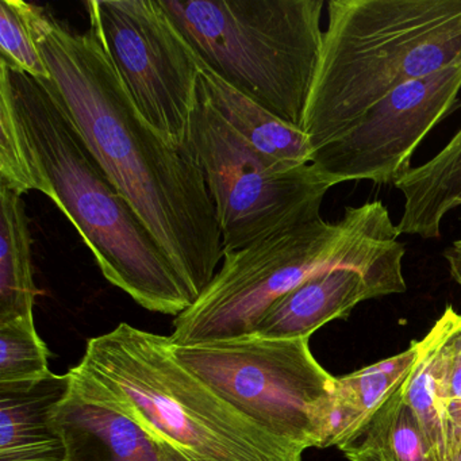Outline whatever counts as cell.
Instances as JSON below:
<instances>
[{"mask_svg":"<svg viewBox=\"0 0 461 461\" xmlns=\"http://www.w3.org/2000/svg\"><path fill=\"white\" fill-rule=\"evenodd\" d=\"M53 96L102 171L166 253L194 302L223 258L214 204L201 169L139 112L93 32L20 0Z\"/></svg>","mask_w":461,"mask_h":461,"instance_id":"6da1fadb","label":"cell"},{"mask_svg":"<svg viewBox=\"0 0 461 461\" xmlns=\"http://www.w3.org/2000/svg\"><path fill=\"white\" fill-rule=\"evenodd\" d=\"M0 94L14 110L23 176L71 221L104 279L149 312L179 315L194 303L166 253L118 193L50 91L0 60Z\"/></svg>","mask_w":461,"mask_h":461,"instance_id":"7a4b0ae2","label":"cell"},{"mask_svg":"<svg viewBox=\"0 0 461 461\" xmlns=\"http://www.w3.org/2000/svg\"><path fill=\"white\" fill-rule=\"evenodd\" d=\"M75 369L149 434L164 461H302V447L261 428L185 368L171 337L120 323L88 341Z\"/></svg>","mask_w":461,"mask_h":461,"instance_id":"3957f363","label":"cell"},{"mask_svg":"<svg viewBox=\"0 0 461 461\" xmlns=\"http://www.w3.org/2000/svg\"><path fill=\"white\" fill-rule=\"evenodd\" d=\"M461 64V0H330L302 131L322 147L391 91Z\"/></svg>","mask_w":461,"mask_h":461,"instance_id":"277c9868","label":"cell"},{"mask_svg":"<svg viewBox=\"0 0 461 461\" xmlns=\"http://www.w3.org/2000/svg\"><path fill=\"white\" fill-rule=\"evenodd\" d=\"M380 201L348 206L341 220L312 221L234 252L187 310L177 315V347L255 334L269 307L309 277L350 267L366 274L403 275L406 249Z\"/></svg>","mask_w":461,"mask_h":461,"instance_id":"5b68a950","label":"cell"},{"mask_svg":"<svg viewBox=\"0 0 461 461\" xmlns=\"http://www.w3.org/2000/svg\"><path fill=\"white\" fill-rule=\"evenodd\" d=\"M218 77L295 128L322 47L325 0H160Z\"/></svg>","mask_w":461,"mask_h":461,"instance_id":"8992f818","label":"cell"},{"mask_svg":"<svg viewBox=\"0 0 461 461\" xmlns=\"http://www.w3.org/2000/svg\"><path fill=\"white\" fill-rule=\"evenodd\" d=\"M183 148L206 183L223 253L320 220L323 198L337 185L315 164L293 168L256 152L218 114L202 86Z\"/></svg>","mask_w":461,"mask_h":461,"instance_id":"52a82bcc","label":"cell"},{"mask_svg":"<svg viewBox=\"0 0 461 461\" xmlns=\"http://www.w3.org/2000/svg\"><path fill=\"white\" fill-rule=\"evenodd\" d=\"M177 360L242 414L285 441L320 447L336 376L312 355L310 339H240L177 347Z\"/></svg>","mask_w":461,"mask_h":461,"instance_id":"ba28073f","label":"cell"},{"mask_svg":"<svg viewBox=\"0 0 461 461\" xmlns=\"http://www.w3.org/2000/svg\"><path fill=\"white\" fill-rule=\"evenodd\" d=\"M90 31L145 120L183 148L201 88V58L160 0L87 2Z\"/></svg>","mask_w":461,"mask_h":461,"instance_id":"9c48e42d","label":"cell"},{"mask_svg":"<svg viewBox=\"0 0 461 461\" xmlns=\"http://www.w3.org/2000/svg\"><path fill=\"white\" fill-rule=\"evenodd\" d=\"M460 91L461 64L406 83L317 148L312 163L336 185H395L412 168L420 142L458 106Z\"/></svg>","mask_w":461,"mask_h":461,"instance_id":"30bf717a","label":"cell"},{"mask_svg":"<svg viewBox=\"0 0 461 461\" xmlns=\"http://www.w3.org/2000/svg\"><path fill=\"white\" fill-rule=\"evenodd\" d=\"M403 275L366 274L350 267L326 269L275 302L255 334L263 339H310L334 320L349 317L369 299L406 293Z\"/></svg>","mask_w":461,"mask_h":461,"instance_id":"8fae6325","label":"cell"},{"mask_svg":"<svg viewBox=\"0 0 461 461\" xmlns=\"http://www.w3.org/2000/svg\"><path fill=\"white\" fill-rule=\"evenodd\" d=\"M69 388L52 411L66 461H164L149 434L104 401L71 368Z\"/></svg>","mask_w":461,"mask_h":461,"instance_id":"7c38bea8","label":"cell"},{"mask_svg":"<svg viewBox=\"0 0 461 461\" xmlns=\"http://www.w3.org/2000/svg\"><path fill=\"white\" fill-rule=\"evenodd\" d=\"M68 388V372L28 384L0 385V461H66L52 411Z\"/></svg>","mask_w":461,"mask_h":461,"instance_id":"4fadbf2b","label":"cell"},{"mask_svg":"<svg viewBox=\"0 0 461 461\" xmlns=\"http://www.w3.org/2000/svg\"><path fill=\"white\" fill-rule=\"evenodd\" d=\"M201 86L218 114L256 152L293 168L312 163L314 149L302 129L285 122L240 93L210 69L202 59Z\"/></svg>","mask_w":461,"mask_h":461,"instance_id":"5bb4252c","label":"cell"},{"mask_svg":"<svg viewBox=\"0 0 461 461\" xmlns=\"http://www.w3.org/2000/svg\"><path fill=\"white\" fill-rule=\"evenodd\" d=\"M393 185L404 198L399 236L439 239L445 215L461 206V128L441 152Z\"/></svg>","mask_w":461,"mask_h":461,"instance_id":"9a60e30c","label":"cell"},{"mask_svg":"<svg viewBox=\"0 0 461 461\" xmlns=\"http://www.w3.org/2000/svg\"><path fill=\"white\" fill-rule=\"evenodd\" d=\"M32 242L23 196L0 187V325L34 318L39 290Z\"/></svg>","mask_w":461,"mask_h":461,"instance_id":"2e32d148","label":"cell"},{"mask_svg":"<svg viewBox=\"0 0 461 461\" xmlns=\"http://www.w3.org/2000/svg\"><path fill=\"white\" fill-rule=\"evenodd\" d=\"M403 385L357 434L339 445V449L348 460L437 461L425 434L404 402Z\"/></svg>","mask_w":461,"mask_h":461,"instance_id":"e0dca14e","label":"cell"},{"mask_svg":"<svg viewBox=\"0 0 461 461\" xmlns=\"http://www.w3.org/2000/svg\"><path fill=\"white\" fill-rule=\"evenodd\" d=\"M455 314V309L447 306L428 334L418 339L420 356L403 385L404 402L414 414L437 461H450L444 409L439 393V375L442 347Z\"/></svg>","mask_w":461,"mask_h":461,"instance_id":"ac0fdd59","label":"cell"},{"mask_svg":"<svg viewBox=\"0 0 461 461\" xmlns=\"http://www.w3.org/2000/svg\"><path fill=\"white\" fill-rule=\"evenodd\" d=\"M420 356V344L411 341L406 350L336 377L334 398L352 410L363 426L409 379Z\"/></svg>","mask_w":461,"mask_h":461,"instance_id":"d6986e66","label":"cell"},{"mask_svg":"<svg viewBox=\"0 0 461 461\" xmlns=\"http://www.w3.org/2000/svg\"><path fill=\"white\" fill-rule=\"evenodd\" d=\"M50 350L36 330L34 318L0 325V385L28 384L52 375Z\"/></svg>","mask_w":461,"mask_h":461,"instance_id":"ffe728a7","label":"cell"},{"mask_svg":"<svg viewBox=\"0 0 461 461\" xmlns=\"http://www.w3.org/2000/svg\"><path fill=\"white\" fill-rule=\"evenodd\" d=\"M0 60L15 71L34 79H50V71L21 12L20 0H0Z\"/></svg>","mask_w":461,"mask_h":461,"instance_id":"44dd1931","label":"cell"},{"mask_svg":"<svg viewBox=\"0 0 461 461\" xmlns=\"http://www.w3.org/2000/svg\"><path fill=\"white\" fill-rule=\"evenodd\" d=\"M439 393L450 461H455L461 445V314L458 312L442 347Z\"/></svg>","mask_w":461,"mask_h":461,"instance_id":"7402d4cb","label":"cell"},{"mask_svg":"<svg viewBox=\"0 0 461 461\" xmlns=\"http://www.w3.org/2000/svg\"><path fill=\"white\" fill-rule=\"evenodd\" d=\"M444 258L449 266L450 276L461 287V240L453 242L445 249Z\"/></svg>","mask_w":461,"mask_h":461,"instance_id":"603a6c76","label":"cell"},{"mask_svg":"<svg viewBox=\"0 0 461 461\" xmlns=\"http://www.w3.org/2000/svg\"><path fill=\"white\" fill-rule=\"evenodd\" d=\"M455 461H461V445L458 447L457 455H456Z\"/></svg>","mask_w":461,"mask_h":461,"instance_id":"cb8c5ba5","label":"cell"}]
</instances>
